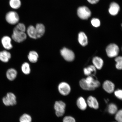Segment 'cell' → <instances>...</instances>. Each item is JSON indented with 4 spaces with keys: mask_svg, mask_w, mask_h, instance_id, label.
<instances>
[{
    "mask_svg": "<svg viewBox=\"0 0 122 122\" xmlns=\"http://www.w3.org/2000/svg\"><path fill=\"white\" fill-rule=\"evenodd\" d=\"M80 84L82 89L86 91H93L100 86V82L95 76H88L86 79L80 81Z\"/></svg>",
    "mask_w": 122,
    "mask_h": 122,
    "instance_id": "obj_1",
    "label": "cell"
},
{
    "mask_svg": "<svg viewBox=\"0 0 122 122\" xmlns=\"http://www.w3.org/2000/svg\"><path fill=\"white\" fill-rule=\"evenodd\" d=\"M6 22L10 25H16L20 21L19 14L16 11L11 10L7 12L5 16Z\"/></svg>",
    "mask_w": 122,
    "mask_h": 122,
    "instance_id": "obj_2",
    "label": "cell"
},
{
    "mask_svg": "<svg viewBox=\"0 0 122 122\" xmlns=\"http://www.w3.org/2000/svg\"><path fill=\"white\" fill-rule=\"evenodd\" d=\"M66 104L62 101H56L54 103V108L56 116L60 117L63 116L65 111Z\"/></svg>",
    "mask_w": 122,
    "mask_h": 122,
    "instance_id": "obj_3",
    "label": "cell"
},
{
    "mask_svg": "<svg viewBox=\"0 0 122 122\" xmlns=\"http://www.w3.org/2000/svg\"><path fill=\"white\" fill-rule=\"evenodd\" d=\"M2 101L5 105L7 106H14L17 103L16 97L13 93H8L6 96L2 99Z\"/></svg>",
    "mask_w": 122,
    "mask_h": 122,
    "instance_id": "obj_4",
    "label": "cell"
},
{
    "mask_svg": "<svg viewBox=\"0 0 122 122\" xmlns=\"http://www.w3.org/2000/svg\"><path fill=\"white\" fill-rule=\"evenodd\" d=\"M11 38L15 42L20 43L23 42L26 39L27 35L25 32L19 31L14 28Z\"/></svg>",
    "mask_w": 122,
    "mask_h": 122,
    "instance_id": "obj_5",
    "label": "cell"
},
{
    "mask_svg": "<svg viewBox=\"0 0 122 122\" xmlns=\"http://www.w3.org/2000/svg\"><path fill=\"white\" fill-rule=\"evenodd\" d=\"M77 14L80 19L86 20L91 16V11L88 7L85 6L79 7L77 9Z\"/></svg>",
    "mask_w": 122,
    "mask_h": 122,
    "instance_id": "obj_6",
    "label": "cell"
},
{
    "mask_svg": "<svg viewBox=\"0 0 122 122\" xmlns=\"http://www.w3.org/2000/svg\"><path fill=\"white\" fill-rule=\"evenodd\" d=\"M119 47L118 46L114 44H111L107 47L106 51L108 57H113L118 55L119 52Z\"/></svg>",
    "mask_w": 122,
    "mask_h": 122,
    "instance_id": "obj_7",
    "label": "cell"
},
{
    "mask_svg": "<svg viewBox=\"0 0 122 122\" xmlns=\"http://www.w3.org/2000/svg\"><path fill=\"white\" fill-rule=\"evenodd\" d=\"M60 53L61 55L65 60L71 62L74 60L75 55L71 50L64 48L61 50Z\"/></svg>",
    "mask_w": 122,
    "mask_h": 122,
    "instance_id": "obj_8",
    "label": "cell"
},
{
    "mask_svg": "<svg viewBox=\"0 0 122 122\" xmlns=\"http://www.w3.org/2000/svg\"><path fill=\"white\" fill-rule=\"evenodd\" d=\"M58 88L59 92L62 96L68 95L71 92V87L66 82H62L59 84Z\"/></svg>",
    "mask_w": 122,
    "mask_h": 122,
    "instance_id": "obj_9",
    "label": "cell"
},
{
    "mask_svg": "<svg viewBox=\"0 0 122 122\" xmlns=\"http://www.w3.org/2000/svg\"><path fill=\"white\" fill-rule=\"evenodd\" d=\"M11 42V38L7 36H4L1 39V43L2 46L6 50H11L13 48Z\"/></svg>",
    "mask_w": 122,
    "mask_h": 122,
    "instance_id": "obj_10",
    "label": "cell"
},
{
    "mask_svg": "<svg viewBox=\"0 0 122 122\" xmlns=\"http://www.w3.org/2000/svg\"><path fill=\"white\" fill-rule=\"evenodd\" d=\"M36 28L37 39L42 37L45 34L46 28L45 25L42 23H37L36 24Z\"/></svg>",
    "mask_w": 122,
    "mask_h": 122,
    "instance_id": "obj_11",
    "label": "cell"
},
{
    "mask_svg": "<svg viewBox=\"0 0 122 122\" xmlns=\"http://www.w3.org/2000/svg\"><path fill=\"white\" fill-rule=\"evenodd\" d=\"M103 89L107 92L111 94L113 92L115 88V85L110 81L107 80L103 83Z\"/></svg>",
    "mask_w": 122,
    "mask_h": 122,
    "instance_id": "obj_12",
    "label": "cell"
},
{
    "mask_svg": "<svg viewBox=\"0 0 122 122\" xmlns=\"http://www.w3.org/2000/svg\"><path fill=\"white\" fill-rule=\"evenodd\" d=\"M87 103L90 107L95 109H97L99 108V103L95 97L92 96H89L87 99Z\"/></svg>",
    "mask_w": 122,
    "mask_h": 122,
    "instance_id": "obj_13",
    "label": "cell"
},
{
    "mask_svg": "<svg viewBox=\"0 0 122 122\" xmlns=\"http://www.w3.org/2000/svg\"><path fill=\"white\" fill-rule=\"evenodd\" d=\"M11 57V54L7 50H4L0 51V61L4 63H7L8 62Z\"/></svg>",
    "mask_w": 122,
    "mask_h": 122,
    "instance_id": "obj_14",
    "label": "cell"
},
{
    "mask_svg": "<svg viewBox=\"0 0 122 122\" xmlns=\"http://www.w3.org/2000/svg\"><path fill=\"white\" fill-rule=\"evenodd\" d=\"M17 75V71L13 68H10L8 70L6 74L7 78L10 81L14 80L16 79Z\"/></svg>",
    "mask_w": 122,
    "mask_h": 122,
    "instance_id": "obj_15",
    "label": "cell"
},
{
    "mask_svg": "<svg viewBox=\"0 0 122 122\" xmlns=\"http://www.w3.org/2000/svg\"><path fill=\"white\" fill-rule=\"evenodd\" d=\"M120 10V7L118 4L113 2L111 4L109 11L111 15L115 16L118 14Z\"/></svg>",
    "mask_w": 122,
    "mask_h": 122,
    "instance_id": "obj_16",
    "label": "cell"
},
{
    "mask_svg": "<svg viewBox=\"0 0 122 122\" xmlns=\"http://www.w3.org/2000/svg\"><path fill=\"white\" fill-rule=\"evenodd\" d=\"M26 30L27 35L30 38L35 39H37L35 26L32 25L29 26Z\"/></svg>",
    "mask_w": 122,
    "mask_h": 122,
    "instance_id": "obj_17",
    "label": "cell"
},
{
    "mask_svg": "<svg viewBox=\"0 0 122 122\" xmlns=\"http://www.w3.org/2000/svg\"><path fill=\"white\" fill-rule=\"evenodd\" d=\"M77 105L79 109L82 111L85 110L87 107V104L84 98L82 97H79L77 99Z\"/></svg>",
    "mask_w": 122,
    "mask_h": 122,
    "instance_id": "obj_18",
    "label": "cell"
},
{
    "mask_svg": "<svg viewBox=\"0 0 122 122\" xmlns=\"http://www.w3.org/2000/svg\"><path fill=\"white\" fill-rule=\"evenodd\" d=\"M78 41L80 45L83 46L87 45L88 43L87 37L83 32H81L78 36Z\"/></svg>",
    "mask_w": 122,
    "mask_h": 122,
    "instance_id": "obj_19",
    "label": "cell"
},
{
    "mask_svg": "<svg viewBox=\"0 0 122 122\" xmlns=\"http://www.w3.org/2000/svg\"><path fill=\"white\" fill-rule=\"evenodd\" d=\"M39 56L36 51H31L29 53L28 56V60L31 63H35L37 61Z\"/></svg>",
    "mask_w": 122,
    "mask_h": 122,
    "instance_id": "obj_20",
    "label": "cell"
},
{
    "mask_svg": "<svg viewBox=\"0 0 122 122\" xmlns=\"http://www.w3.org/2000/svg\"><path fill=\"white\" fill-rule=\"evenodd\" d=\"M84 72L86 76H95L96 72V68L94 65H90L84 69Z\"/></svg>",
    "mask_w": 122,
    "mask_h": 122,
    "instance_id": "obj_21",
    "label": "cell"
},
{
    "mask_svg": "<svg viewBox=\"0 0 122 122\" xmlns=\"http://www.w3.org/2000/svg\"><path fill=\"white\" fill-rule=\"evenodd\" d=\"M92 62L94 66L96 68L100 70L101 69L103 65V61L101 58L96 57L93 58Z\"/></svg>",
    "mask_w": 122,
    "mask_h": 122,
    "instance_id": "obj_22",
    "label": "cell"
},
{
    "mask_svg": "<svg viewBox=\"0 0 122 122\" xmlns=\"http://www.w3.org/2000/svg\"><path fill=\"white\" fill-rule=\"evenodd\" d=\"M9 5L10 7L14 10L19 9L22 5L21 0H10Z\"/></svg>",
    "mask_w": 122,
    "mask_h": 122,
    "instance_id": "obj_23",
    "label": "cell"
},
{
    "mask_svg": "<svg viewBox=\"0 0 122 122\" xmlns=\"http://www.w3.org/2000/svg\"><path fill=\"white\" fill-rule=\"evenodd\" d=\"M32 119L30 114L24 113L21 115L19 119V122H32Z\"/></svg>",
    "mask_w": 122,
    "mask_h": 122,
    "instance_id": "obj_24",
    "label": "cell"
},
{
    "mask_svg": "<svg viewBox=\"0 0 122 122\" xmlns=\"http://www.w3.org/2000/svg\"><path fill=\"white\" fill-rule=\"evenodd\" d=\"M21 70L23 73L25 75H28L30 74V66L28 63L24 62L21 66Z\"/></svg>",
    "mask_w": 122,
    "mask_h": 122,
    "instance_id": "obj_25",
    "label": "cell"
},
{
    "mask_svg": "<svg viewBox=\"0 0 122 122\" xmlns=\"http://www.w3.org/2000/svg\"><path fill=\"white\" fill-rule=\"evenodd\" d=\"M108 111L111 114H115L118 111V107L116 105L113 103L109 104L108 107Z\"/></svg>",
    "mask_w": 122,
    "mask_h": 122,
    "instance_id": "obj_26",
    "label": "cell"
},
{
    "mask_svg": "<svg viewBox=\"0 0 122 122\" xmlns=\"http://www.w3.org/2000/svg\"><path fill=\"white\" fill-rule=\"evenodd\" d=\"M14 28L19 31L25 32L26 30L25 25L22 23H19L16 24V26Z\"/></svg>",
    "mask_w": 122,
    "mask_h": 122,
    "instance_id": "obj_27",
    "label": "cell"
},
{
    "mask_svg": "<svg viewBox=\"0 0 122 122\" xmlns=\"http://www.w3.org/2000/svg\"><path fill=\"white\" fill-rule=\"evenodd\" d=\"M115 61L117 62L116 67L117 69L121 70L122 68V58L121 56H119L116 58Z\"/></svg>",
    "mask_w": 122,
    "mask_h": 122,
    "instance_id": "obj_28",
    "label": "cell"
},
{
    "mask_svg": "<svg viewBox=\"0 0 122 122\" xmlns=\"http://www.w3.org/2000/svg\"><path fill=\"white\" fill-rule=\"evenodd\" d=\"M115 118L117 122H122V109L117 111L116 114Z\"/></svg>",
    "mask_w": 122,
    "mask_h": 122,
    "instance_id": "obj_29",
    "label": "cell"
},
{
    "mask_svg": "<svg viewBox=\"0 0 122 122\" xmlns=\"http://www.w3.org/2000/svg\"><path fill=\"white\" fill-rule=\"evenodd\" d=\"M91 23L93 26L95 27H98L100 25V20L97 18H94L92 20Z\"/></svg>",
    "mask_w": 122,
    "mask_h": 122,
    "instance_id": "obj_30",
    "label": "cell"
},
{
    "mask_svg": "<svg viewBox=\"0 0 122 122\" xmlns=\"http://www.w3.org/2000/svg\"><path fill=\"white\" fill-rule=\"evenodd\" d=\"M63 122H76L75 119L72 117L66 116L64 117Z\"/></svg>",
    "mask_w": 122,
    "mask_h": 122,
    "instance_id": "obj_31",
    "label": "cell"
},
{
    "mask_svg": "<svg viewBox=\"0 0 122 122\" xmlns=\"http://www.w3.org/2000/svg\"><path fill=\"white\" fill-rule=\"evenodd\" d=\"M114 95L117 98L120 100H122V91L121 90L118 89L115 91L114 92Z\"/></svg>",
    "mask_w": 122,
    "mask_h": 122,
    "instance_id": "obj_32",
    "label": "cell"
},
{
    "mask_svg": "<svg viewBox=\"0 0 122 122\" xmlns=\"http://www.w3.org/2000/svg\"><path fill=\"white\" fill-rule=\"evenodd\" d=\"M88 2L92 4H95L98 2L100 0H87Z\"/></svg>",
    "mask_w": 122,
    "mask_h": 122,
    "instance_id": "obj_33",
    "label": "cell"
},
{
    "mask_svg": "<svg viewBox=\"0 0 122 122\" xmlns=\"http://www.w3.org/2000/svg\"></svg>",
    "mask_w": 122,
    "mask_h": 122,
    "instance_id": "obj_34",
    "label": "cell"
}]
</instances>
